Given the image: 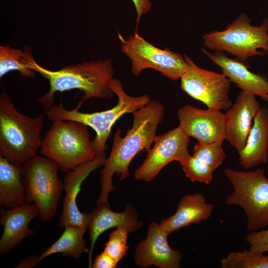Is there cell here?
<instances>
[{
	"mask_svg": "<svg viewBox=\"0 0 268 268\" xmlns=\"http://www.w3.org/2000/svg\"><path fill=\"white\" fill-rule=\"evenodd\" d=\"M118 263L104 251L97 255L92 263L93 268H115Z\"/></svg>",
	"mask_w": 268,
	"mask_h": 268,
	"instance_id": "cell-29",
	"label": "cell"
},
{
	"mask_svg": "<svg viewBox=\"0 0 268 268\" xmlns=\"http://www.w3.org/2000/svg\"><path fill=\"white\" fill-rule=\"evenodd\" d=\"M59 168L54 160L38 155L22 165L26 203H35L44 221L55 216L64 190L63 182L58 177Z\"/></svg>",
	"mask_w": 268,
	"mask_h": 268,
	"instance_id": "cell-8",
	"label": "cell"
},
{
	"mask_svg": "<svg viewBox=\"0 0 268 268\" xmlns=\"http://www.w3.org/2000/svg\"><path fill=\"white\" fill-rule=\"evenodd\" d=\"M44 114L30 117L19 112L5 92L0 96V155L22 165L37 155Z\"/></svg>",
	"mask_w": 268,
	"mask_h": 268,
	"instance_id": "cell-3",
	"label": "cell"
},
{
	"mask_svg": "<svg viewBox=\"0 0 268 268\" xmlns=\"http://www.w3.org/2000/svg\"><path fill=\"white\" fill-rule=\"evenodd\" d=\"M142 226L134 208L128 204L121 212L110 209V205L97 204L89 214L88 229L90 246L88 252V267L92 268V254L98 237L105 231L112 228L124 227L130 232L136 231Z\"/></svg>",
	"mask_w": 268,
	"mask_h": 268,
	"instance_id": "cell-16",
	"label": "cell"
},
{
	"mask_svg": "<svg viewBox=\"0 0 268 268\" xmlns=\"http://www.w3.org/2000/svg\"><path fill=\"white\" fill-rule=\"evenodd\" d=\"M179 125L189 136L201 144L225 140V114L213 108L201 109L186 105L177 111Z\"/></svg>",
	"mask_w": 268,
	"mask_h": 268,
	"instance_id": "cell-12",
	"label": "cell"
},
{
	"mask_svg": "<svg viewBox=\"0 0 268 268\" xmlns=\"http://www.w3.org/2000/svg\"><path fill=\"white\" fill-rule=\"evenodd\" d=\"M129 233L125 228H117L111 233L109 240L105 244L104 251L118 264L128 251L127 239Z\"/></svg>",
	"mask_w": 268,
	"mask_h": 268,
	"instance_id": "cell-27",
	"label": "cell"
},
{
	"mask_svg": "<svg viewBox=\"0 0 268 268\" xmlns=\"http://www.w3.org/2000/svg\"><path fill=\"white\" fill-rule=\"evenodd\" d=\"M38 256L34 255L29 257L21 260L18 264L14 268H31L39 265L38 262Z\"/></svg>",
	"mask_w": 268,
	"mask_h": 268,
	"instance_id": "cell-31",
	"label": "cell"
},
{
	"mask_svg": "<svg viewBox=\"0 0 268 268\" xmlns=\"http://www.w3.org/2000/svg\"><path fill=\"white\" fill-rule=\"evenodd\" d=\"M106 159L105 154L96 156L94 159L84 162L68 172L64 177L63 188L65 196L58 224L60 228H65L68 225L88 226L90 213L79 210L76 199L83 181L93 170L103 166Z\"/></svg>",
	"mask_w": 268,
	"mask_h": 268,
	"instance_id": "cell-14",
	"label": "cell"
},
{
	"mask_svg": "<svg viewBox=\"0 0 268 268\" xmlns=\"http://www.w3.org/2000/svg\"><path fill=\"white\" fill-rule=\"evenodd\" d=\"M239 162L246 170L268 161V109L261 107L254 120Z\"/></svg>",
	"mask_w": 268,
	"mask_h": 268,
	"instance_id": "cell-20",
	"label": "cell"
},
{
	"mask_svg": "<svg viewBox=\"0 0 268 268\" xmlns=\"http://www.w3.org/2000/svg\"><path fill=\"white\" fill-rule=\"evenodd\" d=\"M265 170L244 171L225 169L233 190L226 204L242 207L247 218V229L254 232L268 226V178Z\"/></svg>",
	"mask_w": 268,
	"mask_h": 268,
	"instance_id": "cell-6",
	"label": "cell"
},
{
	"mask_svg": "<svg viewBox=\"0 0 268 268\" xmlns=\"http://www.w3.org/2000/svg\"><path fill=\"white\" fill-rule=\"evenodd\" d=\"M205 47L212 51H226L244 63L249 58L268 52V20L259 26L251 24L245 13L240 14L222 31H213L202 36Z\"/></svg>",
	"mask_w": 268,
	"mask_h": 268,
	"instance_id": "cell-7",
	"label": "cell"
},
{
	"mask_svg": "<svg viewBox=\"0 0 268 268\" xmlns=\"http://www.w3.org/2000/svg\"><path fill=\"white\" fill-rule=\"evenodd\" d=\"M222 268H268V255L251 250L231 252L220 261Z\"/></svg>",
	"mask_w": 268,
	"mask_h": 268,
	"instance_id": "cell-24",
	"label": "cell"
},
{
	"mask_svg": "<svg viewBox=\"0 0 268 268\" xmlns=\"http://www.w3.org/2000/svg\"><path fill=\"white\" fill-rule=\"evenodd\" d=\"M250 250L258 253L268 252V229L251 232L245 237Z\"/></svg>",
	"mask_w": 268,
	"mask_h": 268,
	"instance_id": "cell-28",
	"label": "cell"
},
{
	"mask_svg": "<svg viewBox=\"0 0 268 268\" xmlns=\"http://www.w3.org/2000/svg\"><path fill=\"white\" fill-rule=\"evenodd\" d=\"M190 137L180 126L156 136L152 148L142 164L135 171V179L146 182L153 180L168 164L179 162L190 155Z\"/></svg>",
	"mask_w": 268,
	"mask_h": 268,
	"instance_id": "cell-11",
	"label": "cell"
},
{
	"mask_svg": "<svg viewBox=\"0 0 268 268\" xmlns=\"http://www.w3.org/2000/svg\"><path fill=\"white\" fill-rule=\"evenodd\" d=\"M169 234L159 224L151 222L148 227L145 239L135 247L134 261L142 268L155 266L159 268H178L182 255L172 249L168 242Z\"/></svg>",
	"mask_w": 268,
	"mask_h": 268,
	"instance_id": "cell-13",
	"label": "cell"
},
{
	"mask_svg": "<svg viewBox=\"0 0 268 268\" xmlns=\"http://www.w3.org/2000/svg\"><path fill=\"white\" fill-rule=\"evenodd\" d=\"M30 68L49 81V90L38 99L46 111L54 105V95L57 91H82L83 95L76 107L78 109L88 99H108L115 94L110 86L114 70L109 59L69 65L55 71L41 67L33 60Z\"/></svg>",
	"mask_w": 268,
	"mask_h": 268,
	"instance_id": "cell-2",
	"label": "cell"
},
{
	"mask_svg": "<svg viewBox=\"0 0 268 268\" xmlns=\"http://www.w3.org/2000/svg\"><path fill=\"white\" fill-rule=\"evenodd\" d=\"M118 37L122 52L131 60V71L135 76L143 70L150 68L176 80L181 78L188 68L184 56L167 48H157L136 32L127 39L120 34Z\"/></svg>",
	"mask_w": 268,
	"mask_h": 268,
	"instance_id": "cell-9",
	"label": "cell"
},
{
	"mask_svg": "<svg viewBox=\"0 0 268 268\" xmlns=\"http://www.w3.org/2000/svg\"><path fill=\"white\" fill-rule=\"evenodd\" d=\"M203 53L219 67L222 73L242 91L260 97L268 102V78L250 71L243 63L232 59L223 52H209L204 48Z\"/></svg>",
	"mask_w": 268,
	"mask_h": 268,
	"instance_id": "cell-17",
	"label": "cell"
},
{
	"mask_svg": "<svg viewBox=\"0 0 268 268\" xmlns=\"http://www.w3.org/2000/svg\"><path fill=\"white\" fill-rule=\"evenodd\" d=\"M34 60L30 48L24 51L9 46H0V78L12 70L18 71L25 77H33L35 71L30 68V63Z\"/></svg>",
	"mask_w": 268,
	"mask_h": 268,
	"instance_id": "cell-23",
	"label": "cell"
},
{
	"mask_svg": "<svg viewBox=\"0 0 268 268\" xmlns=\"http://www.w3.org/2000/svg\"><path fill=\"white\" fill-rule=\"evenodd\" d=\"M110 86L118 99L117 104L112 109L87 113L79 112L76 108L67 110L60 103L59 105H54L46 111L48 119L52 121H73L93 129L96 136L92 143L96 156L105 154L107 139L116 121L126 113H133L150 101L148 94L137 97L129 95L124 91L121 82L115 78L111 81Z\"/></svg>",
	"mask_w": 268,
	"mask_h": 268,
	"instance_id": "cell-4",
	"label": "cell"
},
{
	"mask_svg": "<svg viewBox=\"0 0 268 268\" xmlns=\"http://www.w3.org/2000/svg\"><path fill=\"white\" fill-rule=\"evenodd\" d=\"M26 203V188L22 165L14 164L0 155V206L4 208Z\"/></svg>",
	"mask_w": 268,
	"mask_h": 268,
	"instance_id": "cell-21",
	"label": "cell"
},
{
	"mask_svg": "<svg viewBox=\"0 0 268 268\" xmlns=\"http://www.w3.org/2000/svg\"><path fill=\"white\" fill-rule=\"evenodd\" d=\"M223 141L220 140L205 144L198 142L194 145L193 155L215 170L226 157L223 148Z\"/></svg>",
	"mask_w": 268,
	"mask_h": 268,
	"instance_id": "cell-26",
	"label": "cell"
},
{
	"mask_svg": "<svg viewBox=\"0 0 268 268\" xmlns=\"http://www.w3.org/2000/svg\"><path fill=\"white\" fill-rule=\"evenodd\" d=\"M134 3L136 14V27L142 15L147 13L151 9L152 5L149 0H132Z\"/></svg>",
	"mask_w": 268,
	"mask_h": 268,
	"instance_id": "cell-30",
	"label": "cell"
},
{
	"mask_svg": "<svg viewBox=\"0 0 268 268\" xmlns=\"http://www.w3.org/2000/svg\"><path fill=\"white\" fill-rule=\"evenodd\" d=\"M188 68L181 77V88L189 96L208 108L227 110L232 105L229 97L230 81L223 73L200 67L187 55Z\"/></svg>",
	"mask_w": 268,
	"mask_h": 268,
	"instance_id": "cell-10",
	"label": "cell"
},
{
	"mask_svg": "<svg viewBox=\"0 0 268 268\" xmlns=\"http://www.w3.org/2000/svg\"><path fill=\"white\" fill-rule=\"evenodd\" d=\"M214 208L213 204L206 201L202 194L186 195L180 200L175 213L163 219L159 225L170 234L192 224H198L207 219Z\"/></svg>",
	"mask_w": 268,
	"mask_h": 268,
	"instance_id": "cell-19",
	"label": "cell"
},
{
	"mask_svg": "<svg viewBox=\"0 0 268 268\" xmlns=\"http://www.w3.org/2000/svg\"><path fill=\"white\" fill-rule=\"evenodd\" d=\"M164 107L157 100H150L146 105L134 112L132 128L125 136L118 129L113 137L110 156L106 159L101 172V192L97 204L110 205L108 197L113 191V177L119 176L120 180L127 179L130 175L129 165L141 151L148 152L154 142L157 129L161 122Z\"/></svg>",
	"mask_w": 268,
	"mask_h": 268,
	"instance_id": "cell-1",
	"label": "cell"
},
{
	"mask_svg": "<svg viewBox=\"0 0 268 268\" xmlns=\"http://www.w3.org/2000/svg\"></svg>",
	"mask_w": 268,
	"mask_h": 268,
	"instance_id": "cell-32",
	"label": "cell"
},
{
	"mask_svg": "<svg viewBox=\"0 0 268 268\" xmlns=\"http://www.w3.org/2000/svg\"><path fill=\"white\" fill-rule=\"evenodd\" d=\"M39 215V209L34 203H25L1 211L0 223L3 230L0 239V254L8 253L22 240L33 235L34 232L28 225Z\"/></svg>",
	"mask_w": 268,
	"mask_h": 268,
	"instance_id": "cell-18",
	"label": "cell"
},
{
	"mask_svg": "<svg viewBox=\"0 0 268 268\" xmlns=\"http://www.w3.org/2000/svg\"><path fill=\"white\" fill-rule=\"evenodd\" d=\"M256 96L241 91L225 114V140L239 153L244 147L261 106Z\"/></svg>",
	"mask_w": 268,
	"mask_h": 268,
	"instance_id": "cell-15",
	"label": "cell"
},
{
	"mask_svg": "<svg viewBox=\"0 0 268 268\" xmlns=\"http://www.w3.org/2000/svg\"><path fill=\"white\" fill-rule=\"evenodd\" d=\"M187 178L191 182H199L209 184L215 171L201 159L190 154L180 162Z\"/></svg>",
	"mask_w": 268,
	"mask_h": 268,
	"instance_id": "cell-25",
	"label": "cell"
},
{
	"mask_svg": "<svg viewBox=\"0 0 268 268\" xmlns=\"http://www.w3.org/2000/svg\"><path fill=\"white\" fill-rule=\"evenodd\" d=\"M64 229L59 239L38 256L39 264L47 257L57 253L78 259L82 253H88L83 239L88 226L68 225Z\"/></svg>",
	"mask_w": 268,
	"mask_h": 268,
	"instance_id": "cell-22",
	"label": "cell"
},
{
	"mask_svg": "<svg viewBox=\"0 0 268 268\" xmlns=\"http://www.w3.org/2000/svg\"><path fill=\"white\" fill-rule=\"evenodd\" d=\"M42 140L40 153L68 172L96 157L87 126L73 121H52Z\"/></svg>",
	"mask_w": 268,
	"mask_h": 268,
	"instance_id": "cell-5",
	"label": "cell"
}]
</instances>
